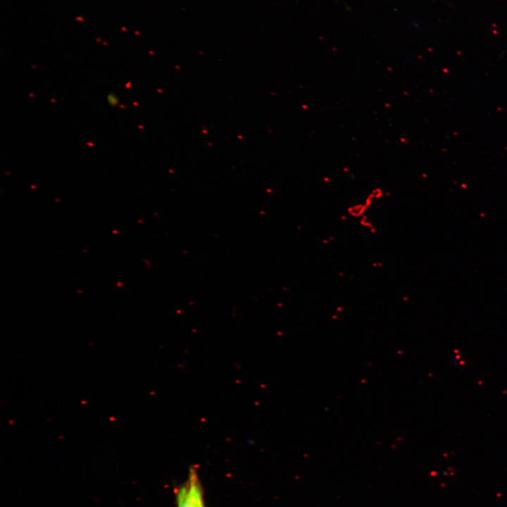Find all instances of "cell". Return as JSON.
Wrapping results in <instances>:
<instances>
[{
  "instance_id": "6da1fadb",
  "label": "cell",
  "mask_w": 507,
  "mask_h": 507,
  "mask_svg": "<svg viewBox=\"0 0 507 507\" xmlns=\"http://www.w3.org/2000/svg\"><path fill=\"white\" fill-rule=\"evenodd\" d=\"M176 507H206L203 488L194 467L189 469L187 479L177 492Z\"/></svg>"
}]
</instances>
